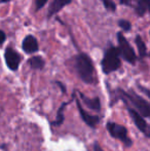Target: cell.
<instances>
[{"mask_svg": "<svg viewBox=\"0 0 150 151\" xmlns=\"http://www.w3.org/2000/svg\"><path fill=\"white\" fill-rule=\"evenodd\" d=\"M75 68L79 77L85 83H93L95 80V68L90 58L86 54H80L76 57Z\"/></svg>", "mask_w": 150, "mask_h": 151, "instance_id": "6da1fadb", "label": "cell"}, {"mask_svg": "<svg viewBox=\"0 0 150 151\" xmlns=\"http://www.w3.org/2000/svg\"><path fill=\"white\" fill-rule=\"evenodd\" d=\"M119 93L121 95V98L124 102H128L133 105V107L143 116V117L150 118V103L144 100L142 97L137 95L135 91L126 93L121 90H119Z\"/></svg>", "mask_w": 150, "mask_h": 151, "instance_id": "7a4b0ae2", "label": "cell"}, {"mask_svg": "<svg viewBox=\"0 0 150 151\" xmlns=\"http://www.w3.org/2000/svg\"><path fill=\"white\" fill-rule=\"evenodd\" d=\"M119 54V50L116 47H110L107 50L102 60V69L104 73H111L120 67Z\"/></svg>", "mask_w": 150, "mask_h": 151, "instance_id": "3957f363", "label": "cell"}, {"mask_svg": "<svg viewBox=\"0 0 150 151\" xmlns=\"http://www.w3.org/2000/svg\"><path fill=\"white\" fill-rule=\"evenodd\" d=\"M107 129L113 138L120 140L126 147H130L133 144V141L128 136V129L123 125H120L115 122H108L107 123Z\"/></svg>", "mask_w": 150, "mask_h": 151, "instance_id": "277c9868", "label": "cell"}, {"mask_svg": "<svg viewBox=\"0 0 150 151\" xmlns=\"http://www.w3.org/2000/svg\"><path fill=\"white\" fill-rule=\"evenodd\" d=\"M117 40H118V44H119V52L122 55L123 59L126 62H128V63L134 64L136 62V54H135L131 44L126 40V38L123 36V34L118 33Z\"/></svg>", "mask_w": 150, "mask_h": 151, "instance_id": "5b68a950", "label": "cell"}, {"mask_svg": "<svg viewBox=\"0 0 150 151\" xmlns=\"http://www.w3.org/2000/svg\"><path fill=\"white\" fill-rule=\"evenodd\" d=\"M4 58H5V63L7 67L12 71L18 70L19 66L21 63V56L17 52H14L11 47H7L4 54Z\"/></svg>", "mask_w": 150, "mask_h": 151, "instance_id": "8992f818", "label": "cell"}, {"mask_svg": "<svg viewBox=\"0 0 150 151\" xmlns=\"http://www.w3.org/2000/svg\"><path fill=\"white\" fill-rule=\"evenodd\" d=\"M128 113H130L131 117L134 120L136 127H138L142 133L147 135V134H148V132H147V123H146V121L144 120V117H143L135 108L128 107Z\"/></svg>", "mask_w": 150, "mask_h": 151, "instance_id": "52a82bcc", "label": "cell"}, {"mask_svg": "<svg viewBox=\"0 0 150 151\" xmlns=\"http://www.w3.org/2000/svg\"><path fill=\"white\" fill-rule=\"evenodd\" d=\"M76 104H77L78 111H79V114H80V116H81L82 120H83L84 122H85L86 124L88 125V127H96L97 124L99 123V121H100V118H99V116L90 115V114H88V112H86L85 110L82 108V105L80 104V102L78 101V100H76Z\"/></svg>", "mask_w": 150, "mask_h": 151, "instance_id": "ba28073f", "label": "cell"}, {"mask_svg": "<svg viewBox=\"0 0 150 151\" xmlns=\"http://www.w3.org/2000/svg\"><path fill=\"white\" fill-rule=\"evenodd\" d=\"M22 47L26 54H34L38 50V42L36 38L32 35H28L24 38Z\"/></svg>", "mask_w": 150, "mask_h": 151, "instance_id": "9c48e42d", "label": "cell"}, {"mask_svg": "<svg viewBox=\"0 0 150 151\" xmlns=\"http://www.w3.org/2000/svg\"><path fill=\"white\" fill-rule=\"evenodd\" d=\"M70 2L71 0H52L50 7H48V17H52L54 14H56L64 6L70 4Z\"/></svg>", "mask_w": 150, "mask_h": 151, "instance_id": "30bf717a", "label": "cell"}, {"mask_svg": "<svg viewBox=\"0 0 150 151\" xmlns=\"http://www.w3.org/2000/svg\"><path fill=\"white\" fill-rule=\"evenodd\" d=\"M79 96H80V98H81L84 105L88 106L90 109L95 110V111H100L101 110V102L99 98L90 99V98H88L86 96L82 95V93H79Z\"/></svg>", "mask_w": 150, "mask_h": 151, "instance_id": "8fae6325", "label": "cell"}, {"mask_svg": "<svg viewBox=\"0 0 150 151\" xmlns=\"http://www.w3.org/2000/svg\"><path fill=\"white\" fill-rule=\"evenodd\" d=\"M148 10L150 12V0H138L136 7V12L138 16H144L145 12Z\"/></svg>", "mask_w": 150, "mask_h": 151, "instance_id": "7c38bea8", "label": "cell"}, {"mask_svg": "<svg viewBox=\"0 0 150 151\" xmlns=\"http://www.w3.org/2000/svg\"><path fill=\"white\" fill-rule=\"evenodd\" d=\"M29 64H30L31 68L35 70H41L44 67V60L41 57H32V58L29 60Z\"/></svg>", "mask_w": 150, "mask_h": 151, "instance_id": "4fadbf2b", "label": "cell"}, {"mask_svg": "<svg viewBox=\"0 0 150 151\" xmlns=\"http://www.w3.org/2000/svg\"><path fill=\"white\" fill-rule=\"evenodd\" d=\"M136 44H137V47H138L140 56L144 57L145 55H146V46H145V43L142 38H141V36H137L136 37Z\"/></svg>", "mask_w": 150, "mask_h": 151, "instance_id": "5bb4252c", "label": "cell"}, {"mask_svg": "<svg viewBox=\"0 0 150 151\" xmlns=\"http://www.w3.org/2000/svg\"><path fill=\"white\" fill-rule=\"evenodd\" d=\"M67 105V103H64L62 106H61V108L59 109L58 111V116H57V119L55 122H52V124H56V125H60L62 124V122L64 121V115H63V110H64L65 106Z\"/></svg>", "mask_w": 150, "mask_h": 151, "instance_id": "9a60e30c", "label": "cell"}, {"mask_svg": "<svg viewBox=\"0 0 150 151\" xmlns=\"http://www.w3.org/2000/svg\"><path fill=\"white\" fill-rule=\"evenodd\" d=\"M118 25H119V27L123 31H130L131 28H132V25H131V23L128 22V21H126V20L118 21Z\"/></svg>", "mask_w": 150, "mask_h": 151, "instance_id": "2e32d148", "label": "cell"}, {"mask_svg": "<svg viewBox=\"0 0 150 151\" xmlns=\"http://www.w3.org/2000/svg\"><path fill=\"white\" fill-rule=\"evenodd\" d=\"M103 3H104L105 7H106L107 9H111V10H113V12L116 9V5L111 0H103Z\"/></svg>", "mask_w": 150, "mask_h": 151, "instance_id": "e0dca14e", "label": "cell"}, {"mask_svg": "<svg viewBox=\"0 0 150 151\" xmlns=\"http://www.w3.org/2000/svg\"><path fill=\"white\" fill-rule=\"evenodd\" d=\"M46 2H47V0H35L36 9L38 10V9H40V8H42L46 4Z\"/></svg>", "mask_w": 150, "mask_h": 151, "instance_id": "ac0fdd59", "label": "cell"}, {"mask_svg": "<svg viewBox=\"0 0 150 151\" xmlns=\"http://www.w3.org/2000/svg\"><path fill=\"white\" fill-rule=\"evenodd\" d=\"M5 39H6V35H5V33H4L3 31L0 30V44L3 43V42L5 41Z\"/></svg>", "mask_w": 150, "mask_h": 151, "instance_id": "d6986e66", "label": "cell"}, {"mask_svg": "<svg viewBox=\"0 0 150 151\" xmlns=\"http://www.w3.org/2000/svg\"><path fill=\"white\" fill-rule=\"evenodd\" d=\"M140 90L143 91V93H145V95L147 96V97L150 99V90H148V88H145L144 86H140Z\"/></svg>", "mask_w": 150, "mask_h": 151, "instance_id": "ffe728a7", "label": "cell"}, {"mask_svg": "<svg viewBox=\"0 0 150 151\" xmlns=\"http://www.w3.org/2000/svg\"><path fill=\"white\" fill-rule=\"evenodd\" d=\"M95 151H102V149H101V148L99 147L98 144H96V146H95Z\"/></svg>", "mask_w": 150, "mask_h": 151, "instance_id": "44dd1931", "label": "cell"}, {"mask_svg": "<svg viewBox=\"0 0 150 151\" xmlns=\"http://www.w3.org/2000/svg\"><path fill=\"white\" fill-rule=\"evenodd\" d=\"M10 1V0H0V2H8Z\"/></svg>", "mask_w": 150, "mask_h": 151, "instance_id": "7402d4cb", "label": "cell"}, {"mask_svg": "<svg viewBox=\"0 0 150 151\" xmlns=\"http://www.w3.org/2000/svg\"><path fill=\"white\" fill-rule=\"evenodd\" d=\"M147 137H148V138H150V132H149L148 134H147Z\"/></svg>", "mask_w": 150, "mask_h": 151, "instance_id": "603a6c76", "label": "cell"}]
</instances>
